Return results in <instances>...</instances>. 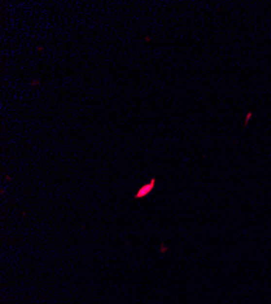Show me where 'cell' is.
<instances>
[{"instance_id":"cell-1","label":"cell","mask_w":271,"mask_h":304,"mask_svg":"<svg viewBox=\"0 0 271 304\" xmlns=\"http://www.w3.org/2000/svg\"><path fill=\"white\" fill-rule=\"evenodd\" d=\"M154 184H156V179H152L151 180V182H150V184H147V185H145V186H141L139 189V191L136 192V195H135V197H136V198H141V197H145V196H147V195L150 194V192L152 191V189H153L154 187Z\"/></svg>"}]
</instances>
